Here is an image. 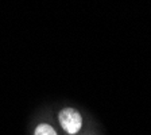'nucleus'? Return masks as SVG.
<instances>
[{
  "label": "nucleus",
  "mask_w": 151,
  "mask_h": 135,
  "mask_svg": "<svg viewBox=\"0 0 151 135\" xmlns=\"http://www.w3.org/2000/svg\"><path fill=\"white\" fill-rule=\"evenodd\" d=\"M60 123L62 129L69 134H77L82 126L81 115L74 108H65L60 112Z\"/></svg>",
  "instance_id": "obj_1"
},
{
  "label": "nucleus",
  "mask_w": 151,
  "mask_h": 135,
  "mask_svg": "<svg viewBox=\"0 0 151 135\" xmlns=\"http://www.w3.org/2000/svg\"><path fill=\"white\" fill-rule=\"evenodd\" d=\"M34 135H57L55 130L49 124H39L35 129V134Z\"/></svg>",
  "instance_id": "obj_2"
}]
</instances>
